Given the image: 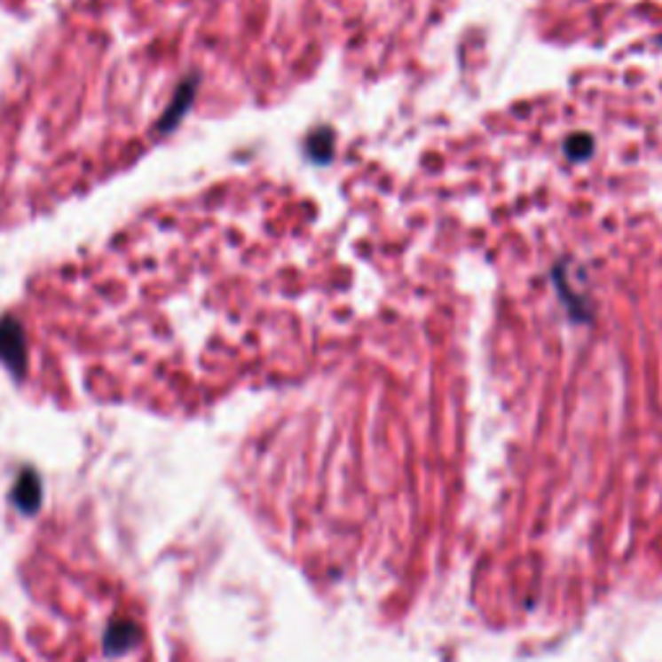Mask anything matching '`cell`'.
Segmentation results:
<instances>
[{
    "instance_id": "obj_1",
    "label": "cell",
    "mask_w": 662,
    "mask_h": 662,
    "mask_svg": "<svg viewBox=\"0 0 662 662\" xmlns=\"http://www.w3.org/2000/svg\"><path fill=\"white\" fill-rule=\"evenodd\" d=\"M0 362L16 375L21 378L27 373V362H29V352H27V336L24 329L16 319H3L0 321Z\"/></svg>"
},
{
    "instance_id": "obj_2",
    "label": "cell",
    "mask_w": 662,
    "mask_h": 662,
    "mask_svg": "<svg viewBox=\"0 0 662 662\" xmlns=\"http://www.w3.org/2000/svg\"><path fill=\"white\" fill-rule=\"evenodd\" d=\"M140 639H143V632L132 619H114L104 632V652L109 658H120V655L132 652L140 644Z\"/></svg>"
},
{
    "instance_id": "obj_3",
    "label": "cell",
    "mask_w": 662,
    "mask_h": 662,
    "mask_svg": "<svg viewBox=\"0 0 662 662\" xmlns=\"http://www.w3.org/2000/svg\"><path fill=\"white\" fill-rule=\"evenodd\" d=\"M11 497H13L16 508L24 512V515H36L39 505H42V482H39V477H36L34 469H24L19 474Z\"/></svg>"
},
{
    "instance_id": "obj_4",
    "label": "cell",
    "mask_w": 662,
    "mask_h": 662,
    "mask_svg": "<svg viewBox=\"0 0 662 662\" xmlns=\"http://www.w3.org/2000/svg\"><path fill=\"white\" fill-rule=\"evenodd\" d=\"M194 91H197V78H192V81H186V83H181L179 91H177V96H174V101H171V106L166 109V114H163V120L158 124V130L161 132H166V130H171V127H177L181 122V117L186 114V109L192 106V101H194Z\"/></svg>"
},
{
    "instance_id": "obj_5",
    "label": "cell",
    "mask_w": 662,
    "mask_h": 662,
    "mask_svg": "<svg viewBox=\"0 0 662 662\" xmlns=\"http://www.w3.org/2000/svg\"><path fill=\"white\" fill-rule=\"evenodd\" d=\"M305 151L313 161H329L331 151H334V132L331 130H316L308 143H305Z\"/></svg>"
},
{
    "instance_id": "obj_6",
    "label": "cell",
    "mask_w": 662,
    "mask_h": 662,
    "mask_svg": "<svg viewBox=\"0 0 662 662\" xmlns=\"http://www.w3.org/2000/svg\"><path fill=\"white\" fill-rule=\"evenodd\" d=\"M564 151H567V158H572V161H585L593 153V138H587L585 132H579V135H574V138L567 140Z\"/></svg>"
}]
</instances>
